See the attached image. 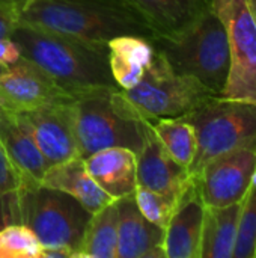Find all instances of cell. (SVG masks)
<instances>
[{
  "instance_id": "obj_33",
  "label": "cell",
  "mask_w": 256,
  "mask_h": 258,
  "mask_svg": "<svg viewBox=\"0 0 256 258\" xmlns=\"http://www.w3.org/2000/svg\"><path fill=\"white\" fill-rule=\"evenodd\" d=\"M252 186H255L256 187V169L255 172H253V175H252Z\"/></svg>"
},
{
  "instance_id": "obj_29",
  "label": "cell",
  "mask_w": 256,
  "mask_h": 258,
  "mask_svg": "<svg viewBox=\"0 0 256 258\" xmlns=\"http://www.w3.org/2000/svg\"><path fill=\"white\" fill-rule=\"evenodd\" d=\"M20 15L8 8L0 6V38H9L18 24Z\"/></svg>"
},
{
  "instance_id": "obj_4",
  "label": "cell",
  "mask_w": 256,
  "mask_h": 258,
  "mask_svg": "<svg viewBox=\"0 0 256 258\" xmlns=\"http://www.w3.org/2000/svg\"><path fill=\"white\" fill-rule=\"evenodd\" d=\"M74 130L78 156H88L110 147L139 151L143 142V121L133 115L122 91L100 86L74 94Z\"/></svg>"
},
{
  "instance_id": "obj_6",
  "label": "cell",
  "mask_w": 256,
  "mask_h": 258,
  "mask_svg": "<svg viewBox=\"0 0 256 258\" xmlns=\"http://www.w3.org/2000/svg\"><path fill=\"white\" fill-rule=\"evenodd\" d=\"M20 221L39 239L44 248H65L78 258L84 230L92 218L75 198L41 184L17 190Z\"/></svg>"
},
{
  "instance_id": "obj_22",
  "label": "cell",
  "mask_w": 256,
  "mask_h": 258,
  "mask_svg": "<svg viewBox=\"0 0 256 258\" xmlns=\"http://www.w3.org/2000/svg\"><path fill=\"white\" fill-rule=\"evenodd\" d=\"M151 125L172 159L180 165L190 168L198 150L195 127L184 116L157 119L152 121Z\"/></svg>"
},
{
  "instance_id": "obj_32",
  "label": "cell",
  "mask_w": 256,
  "mask_h": 258,
  "mask_svg": "<svg viewBox=\"0 0 256 258\" xmlns=\"http://www.w3.org/2000/svg\"><path fill=\"white\" fill-rule=\"evenodd\" d=\"M249 5H250V9H252V12H253L256 18V0H249Z\"/></svg>"
},
{
  "instance_id": "obj_27",
  "label": "cell",
  "mask_w": 256,
  "mask_h": 258,
  "mask_svg": "<svg viewBox=\"0 0 256 258\" xmlns=\"http://www.w3.org/2000/svg\"><path fill=\"white\" fill-rule=\"evenodd\" d=\"M20 221V204L18 192H11L0 197V230L9 224H17Z\"/></svg>"
},
{
  "instance_id": "obj_3",
  "label": "cell",
  "mask_w": 256,
  "mask_h": 258,
  "mask_svg": "<svg viewBox=\"0 0 256 258\" xmlns=\"http://www.w3.org/2000/svg\"><path fill=\"white\" fill-rule=\"evenodd\" d=\"M152 44L175 73L196 79L214 95L223 92L231 70V51L226 29L213 8L187 29L154 38Z\"/></svg>"
},
{
  "instance_id": "obj_5",
  "label": "cell",
  "mask_w": 256,
  "mask_h": 258,
  "mask_svg": "<svg viewBox=\"0 0 256 258\" xmlns=\"http://www.w3.org/2000/svg\"><path fill=\"white\" fill-rule=\"evenodd\" d=\"M184 118L195 127L198 139L196 156L189 168L192 177L223 154L256 151V103L213 95Z\"/></svg>"
},
{
  "instance_id": "obj_9",
  "label": "cell",
  "mask_w": 256,
  "mask_h": 258,
  "mask_svg": "<svg viewBox=\"0 0 256 258\" xmlns=\"http://www.w3.org/2000/svg\"><path fill=\"white\" fill-rule=\"evenodd\" d=\"M256 169L255 150H238L211 160L196 178L205 207L241 203Z\"/></svg>"
},
{
  "instance_id": "obj_18",
  "label": "cell",
  "mask_w": 256,
  "mask_h": 258,
  "mask_svg": "<svg viewBox=\"0 0 256 258\" xmlns=\"http://www.w3.org/2000/svg\"><path fill=\"white\" fill-rule=\"evenodd\" d=\"M39 184L68 194L92 215L115 201L94 181L86 169L84 159L80 156L50 165Z\"/></svg>"
},
{
  "instance_id": "obj_17",
  "label": "cell",
  "mask_w": 256,
  "mask_h": 258,
  "mask_svg": "<svg viewBox=\"0 0 256 258\" xmlns=\"http://www.w3.org/2000/svg\"><path fill=\"white\" fill-rule=\"evenodd\" d=\"M151 29L154 38L175 35L213 8V0H127ZM152 38V39H154ZM151 39V41H152Z\"/></svg>"
},
{
  "instance_id": "obj_31",
  "label": "cell",
  "mask_w": 256,
  "mask_h": 258,
  "mask_svg": "<svg viewBox=\"0 0 256 258\" xmlns=\"http://www.w3.org/2000/svg\"><path fill=\"white\" fill-rule=\"evenodd\" d=\"M11 71V67H8V65H3V63H0V79L3 77V76H6L8 73Z\"/></svg>"
},
{
  "instance_id": "obj_12",
  "label": "cell",
  "mask_w": 256,
  "mask_h": 258,
  "mask_svg": "<svg viewBox=\"0 0 256 258\" xmlns=\"http://www.w3.org/2000/svg\"><path fill=\"white\" fill-rule=\"evenodd\" d=\"M137 154V184L180 198L192 181L189 168L180 165L164 150L149 121H143V142Z\"/></svg>"
},
{
  "instance_id": "obj_2",
  "label": "cell",
  "mask_w": 256,
  "mask_h": 258,
  "mask_svg": "<svg viewBox=\"0 0 256 258\" xmlns=\"http://www.w3.org/2000/svg\"><path fill=\"white\" fill-rule=\"evenodd\" d=\"M18 21L104 44L121 35L154 38L127 0H36L21 11Z\"/></svg>"
},
{
  "instance_id": "obj_20",
  "label": "cell",
  "mask_w": 256,
  "mask_h": 258,
  "mask_svg": "<svg viewBox=\"0 0 256 258\" xmlns=\"http://www.w3.org/2000/svg\"><path fill=\"white\" fill-rule=\"evenodd\" d=\"M241 203L205 207L199 258H232Z\"/></svg>"
},
{
  "instance_id": "obj_1",
  "label": "cell",
  "mask_w": 256,
  "mask_h": 258,
  "mask_svg": "<svg viewBox=\"0 0 256 258\" xmlns=\"http://www.w3.org/2000/svg\"><path fill=\"white\" fill-rule=\"evenodd\" d=\"M11 38L21 57L53 77L71 94L100 86L118 88L109 67V48L94 42L18 21Z\"/></svg>"
},
{
  "instance_id": "obj_25",
  "label": "cell",
  "mask_w": 256,
  "mask_h": 258,
  "mask_svg": "<svg viewBox=\"0 0 256 258\" xmlns=\"http://www.w3.org/2000/svg\"><path fill=\"white\" fill-rule=\"evenodd\" d=\"M134 200L136 204L140 210V213L154 225L160 227V228H166L167 222L170 221L178 198L170 197V195H164L155 190H151L145 186L137 184L136 190H134Z\"/></svg>"
},
{
  "instance_id": "obj_28",
  "label": "cell",
  "mask_w": 256,
  "mask_h": 258,
  "mask_svg": "<svg viewBox=\"0 0 256 258\" xmlns=\"http://www.w3.org/2000/svg\"><path fill=\"white\" fill-rule=\"evenodd\" d=\"M20 57H21V51H20V47L17 45V42L11 36L0 38V63L11 67Z\"/></svg>"
},
{
  "instance_id": "obj_14",
  "label": "cell",
  "mask_w": 256,
  "mask_h": 258,
  "mask_svg": "<svg viewBox=\"0 0 256 258\" xmlns=\"http://www.w3.org/2000/svg\"><path fill=\"white\" fill-rule=\"evenodd\" d=\"M118 213L116 258H166L164 230L140 213L134 194L118 200Z\"/></svg>"
},
{
  "instance_id": "obj_10",
  "label": "cell",
  "mask_w": 256,
  "mask_h": 258,
  "mask_svg": "<svg viewBox=\"0 0 256 258\" xmlns=\"http://www.w3.org/2000/svg\"><path fill=\"white\" fill-rule=\"evenodd\" d=\"M72 98L74 94L24 57L11 65V71L0 79V106L14 112H29Z\"/></svg>"
},
{
  "instance_id": "obj_21",
  "label": "cell",
  "mask_w": 256,
  "mask_h": 258,
  "mask_svg": "<svg viewBox=\"0 0 256 258\" xmlns=\"http://www.w3.org/2000/svg\"><path fill=\"white\" fill-rule=\"evenodd\" d=\"M118 200L92 215L78 249V258H116Z\"/></svg>"
},
{
  "instance_id": "obj_16",
  "label": "cell",
  "mask_w": 256,
  "mask_h": 258,
  "mask_svg": "<svg viewBox=\"0 0 256 258\" xmlns=\"http://www.w3.org/2000/svg\"><path fill=\"white\" fill-rule=\"evenodd\" d=\"M94 181L113 200L133 195L137 186V154L127 147L100 150L84 159Z\"/></svg>"
},
{
  "instance_id": "obj_30",
  "label": "cell",
  "mask_w": 256,
  "mask_h": 258,
  "mask_svg": "<svg viewBox=\"0 0 256 258\" xmlns=\"http://www.w3.org/2000/svg\"><path fill=\"white\" fill-rule=\"evenodd\" d=\"M0 6L8 8L20 15L21 11L24 9V0H0Z\"/></svg>"
},
{
  "instance_id": "obj_26",
  "label": "cell",
  "mask_w": 256,
  "mask_h": 258,
  "mask_svg": "<svg viewBox=\"0 0 256 258\" xmlns=\"http://www.w3.org/2000/svg\"><path fill=\"white\" fill-rule=\"evenodd\" d=\"M24 186V180L0 144V197L15 192Z\"/></svg>"
},
{
  "instance_id": "obj_13",
  "label": "cell",
  "mask_w": 256,
  "mask_h": 258,
  "mask_svg": "<svg viewBox=\"0 0 256 258\" xmlns=\"http://www.w3.org/2000/svg\"><path fill=\"white\" fill-rule=\"evenodd\" d=\"M205 204L195 177L180 195L175 212L164 228L166 258H199Z\"/></svg>"
},
{
  "instance_id": "obj_11",
  "label": "cell",
  "mask_w": 256,
  "mask_h": 258,
  "mask_svg": "<svg viewBox=\"0 0 256 258\" xmlns=\"http://www.w3.org/2000/svg\"><path fill=\"white\" fill-rule=\"evenodd\" d=\"M72 100L21 112L48 166L78 156Z\"/></svg>"
},
{
  "instance_id": "obj_34",
  "label": "cell",
  "mask_w": 256,
  "mask_h": 258,
  "mask_svg": "<svg viewBox=\"0 0 256 258\" xmlns=\"http://www.w3.org/2000/svg\"><path fill=\"white\" fill-rule=\"evenodd\" d=\"M33 2H36V0H24V8H27V6L32 5Z\"/></svg>"
},
{
  "instance_id": "obj_7",
  "label": "cell",
  "mask_w": 256,
  "mask_h": 258,
  "mask_svg": "<svg viewBox=\"0 0 256 258\" xmlns=\"http://www.w3.org/2000/svg\"><path fill=\"white\" fill-rule=\"evenodd\" d=\"M122 95L136 118L152 122L181 118L214 94L196 79L175 73L155 50L142 80L134 88L122 91Z\"/></svg>"
},
{
  "instance_id": "obj_23",
  "label": "cell",
  "mask_w": 256,
  "mask_h": 258,
  "mask_svg": "<svg viewBox=\"0 0 256 258\" xmlns=\"http://www.w3.org/2000/svg\"><path fill=\"white\" fill-rule=\"evenodd\" d=\"M42 243L24 224H9L0 230V258H41Z\"/></svg>"
},
{
  "instance_id": "obj_24",
  "label": "cell",
  "mask_w": 256,
  "mask_h": 258,
  "mask_svg": "<svg viewBox=\"0 0 256 258\" xmlns=\"http://www.w3.org/2000/svg\"><path fill=\"white\" fill-rule=\"evenodd\" d=\"M232 258H256V187L252 184L241 201Z\"/></svg>"
},
{
  "instance_id": "obj_8",
  "label": "cell",
  "mask_w": 256,
  "mask_h": 258,
  "mask_svg": "<svg viewBox=\"0 0 256 258\" xmlns=\"http://www.w3.org/2000/svg\"><path fill=\"white\" fill-rule=\"evenodd\" d=\"M229 42L231 70L220 97L256 103V18L249 0H213Z\"/></svg>"
},
{
  "instance_id": "obj_15",
  "label": "cell",
  "mask_w": 256,
  "mask_h": 258,
  "mask_svg": "<svg viewBox=\"0 0 256 258\" xmlns=\"http://www.w3.org/2000/svg\"><path fill=\"white\" fill-rule=\"evenodd\" d=\"M0 144L20 171L24 186L39 184L48 165L21 112H14L0 106Z\"/></svg>"
},
{
  "instance_id": "obj_19",
  "label": "cell",
  "mask_w": 256,
  "mask_h": 258,
  "mask_svg": "<svg viewBox=\"0 0 256 258\" xmlns=\"http://www.w3.org/2000/svg\"><path fill=\"white\" fill-rule=\"evenodd\" d=\"M109 67L119 89L134 88L149 67L155 48L151 39L136 35L115 36L107 42Z\"/></svg>"
}]
</instances>
